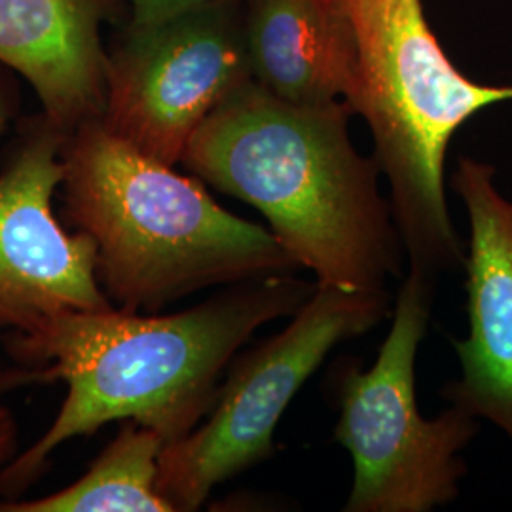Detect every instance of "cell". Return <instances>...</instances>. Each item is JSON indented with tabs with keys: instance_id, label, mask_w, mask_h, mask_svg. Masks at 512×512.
Segmentation results:
<instances>
[{
	"instance_id": "cell-1",
	"label": "cell",
	"mask_w": 512,
	"mask_h": 512,
	"mask_svg": "<svg viewBox=\"0 0 512 512\" xmlns=\"http://www.w3.org/2000/svg\"><path fill=\"white\" fill-rule=\"evenodd\" d=\"M317 289L294 274L222 287L177 313L65 311L27 332H8L14 368L0 370V395L23 385H67L50 429L0 467V494L16 497L44 473L67 440L110 421L135 420L165 444L196 429L213 408L220 378L256 330L291 317Z\"/></svg>"
},
{
	"instance_id": "cell-2",
	"label": "cell",
	"mask_w": 512,
	"mask_h": 512,
	"mask_svg": "<svg viewBox=\"0 0 512 512\" xmlns=\"http://www.w3.org/2000/svg\"><path fill=\"white\" fill-rule=\"evenodd\" d=\"M346 101L294 105L247 80L184 150L186 171L253 205L319 287L387 291L403 277V239L380 167L357 152Z\"/></svg>"
},
{
	"instance_id": "cell-3",
	"label": "cell",
	"mask_w": 512,
	"mask_h": 512,
	"mask_svg": "<svg viewBox=\"0 0 512 512\" xmlns=\"http://www.w3.org/2000/svg\"><path fill=\"white\" fill-rule=\"evenodd\" d=\"M61 222L95 243V275L112 306L160 313L186 296L294 274L274 234L213 200L205 183L110 135L101 120L61 150Z\"/></svg>"
},
{
	"instance_id": "cell-4",
	"label": "cell",
	"mask_w": 512,
	"mask_h": 512,
	"mask_svg": "<svg viewBox=\"0 0 512 512\" xmlns=\"http://www.w3.org/2000/svg\"><path fill=\"white\" fill-rule=\"evenodd\" d=\"M348 46L346 103L372 133L374 160L391 190V211L408 268L456 272L465 251L446 200L448 147L461 126L512 101L459 71L431 29L423 0H330Z\"/></svg>"
},
{
	"instance_id": "cell-5",
	"label": "cell",
	"mask_w": 512,
	"mask_h": 512,
	"mask_svg": "<svg viewBox=\"0 0 512 512\" xmlns=\"http://www.w3.org/2000/svg\"><path fill=\"white\" fill-rule=\"evenodd\" d=\"M431 311L433 277L408 268L376 363H348L336 374L334 439L353 459L346 512H429L458 499L467 473L461 454L478 423L458 406L421 416L416 359Z\"/></svg>"
},
{
	"instance_id": "cell-6",
	"label": "cell",
	"mask_w": 512,
	"mask_h": 512,
	"mask_svg": "<svg viewBox=\"0 0 512 512\" xmlns=\"http://www.w3.org/2000/svg\"><path fill=\"white\" fill-rule=\"evenodd\" d=\"M391 310L387 291L317 285L285 329L234 357L207 421L160 454L158 492L175 512L198 511L215 486L270 458L277 423L330 351Z\"/></svg>"
},
{
	"instance_id": "cell-7",
	"label": "cell",
	"mask_w": 512,
	"mask_h": 512,
	"mask_svg": "<svg viewBox=\"0 0 512 512\" xmlns=\"http://www.w3.org/2000/svg\"><path fill=\"white\" fill-rule=\"evenodd\" d=\"M251 80L243 2L124 27L109 52L103 128L162 164H181L203 120Z\"/></svg>"
},
{
	"instance_id": "cell-8",
	"label": "cell",
	"mask_w": 512,
	"mask_h": 512,
	"mask_svg": "<svg viewBox=\"0 0 512 512\" xmlns=\"http://www.w3.org/2000/svg\"><path fill=\"white\" fill-rule=\"evenodd\" d=\"M67 131L25 118L0 165V332H27L65 311L114 308L95 275L93 239L54 213Z\"/></svg>"
},
{
	"instance_id": "cell-9",
	"label": "cell",
	"mask_w": 512,
	"mask_h": 512,
	"mask_svg": "<svg viewBox=\"0 0 512 512\" xmlns=\"http://www.w3.org/2000/svg\"><path fill=\"white\" fill-rule=\"evenodd\" d=\"M452 186L471 230L463 260L469 332L452 340L461 376L444 397L512 440V200L495 186L494 165L469 156L459 158Z\"/></svg>"
},
{
	"instance_id": "cell-10",
	"label": "cell",
	"mask_w": 512,
	"mask_h": 512,
	"mask_svg": "<svg viewBox=\"0 0 512 512\" xmlns=\"http://www.w3.org/2000/svg\"><path fill=\"white\" fill-rule=\"evenodd\" d=\"M124 12L126 0H0V63L31 84L52 124L71 133L103 116L109 52L101 27Z\"/></svg>"
},
{
	"instance_id": "cell-11",
	"label": "cell",
	"mask_w": 512,
	"mask_h": 512,
	"mask_svg": "<svg viewBox=\"0 0 512 512\" xmlns=\"http://www.w3.org/2000/svg\"><path fill=\"white\" fill-rule=\"evenodd\" d=\"M251 78L294 105L344 101L348 46L330 0H243Z\"/></svg>"
},
{
	"instance_id": "cell-12",
	"label": "cell",
	"mask_w": 512,
	"mask_h": 512,
	"mask_svg": "<svg viewBox=\"0 0 512 512\" xmlns=\"http://www.w3.org/2000/svg\"><path fill=\"white\" fill-rule=\"evenodd\" d=\"M165 442L139 421L122 420L116 437L74 484L31 501H4L0 512H173L158 492Z\"/></svg>"
},
{
	"instance_id": "cell-13",
	"label": "cell",
	"mask_w": 512,
	"mask_h": 512,
	"mask_svg": "<svg viewBox=\"0 0 512 512\" xmlns=\"http://www.w3.org/2000/svg\"><path fill=\"white\" fill-rule=\"evenodd\" d=\"M243 0H128L129 27H147L162 23L165 19L175 18L184 12L198 10L213 4H230Z\"/></svg>"
},
{
	"instance_id": "cell-14",
	"label": "cell",
	"mask_w": 512,
	"mask_h": 512,
	"mask_svg": "<svg viewBox=\"0 0 512 512\" xmlns=\"http://www.w3.org/2000/svg\"><path fill=\"white\" fill-rule=\"evenodd\" d=\"M18 425L12 412L6 406H0V467H4L16 450Z\"/></svg>"
},
{
	"instance_id": "cell-15",
	"label": "cell",
	"mask_w": 512,
	"mask_h": 512,
	"mask_svg": "<svg viewBox=\"0 0 512 512\" xmlns=\"http://www.w3.org/2000/svg\"><path fill=\"white\" fill-rule=\"evenodd\" d=\"M14 114H16V93L10 80H6L0 73V135L6 131Z\"/></svg>"
},
{
	"instance_id": "cell-16",
	"label": "cell",
	"mask_w": 512,
	"mask_h": 512,
	"mask_svg": "<svg viewBox=\"0 0 512 512\" xmlns=\"http://www.w3.org/2000/svg\"><path fill=\"white\" fill-rule=\"evenodd\" d=\"M0 370H2V365H0Z\"/></svg>"
}]
</instances>
